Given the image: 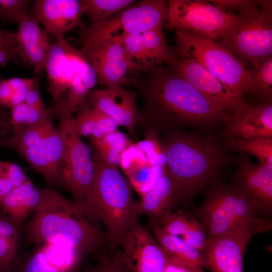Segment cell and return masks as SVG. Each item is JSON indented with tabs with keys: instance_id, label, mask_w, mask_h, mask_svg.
<instances>
[{
	"instance_id": "31",
	"label": "cell",
	"mask_w": 272,
	"mask_h": 272,
	"mask_svg": "<svg viewBox=\"0 0 272 272\" xmlns=\"http://www.w3.org/2000/svg\"><path fill=\"white\" fill-rule=\"evenodd\" d=\"M35 186L30 181L16 188L0 200V209L20 231L19 215L21 202Z\"/></svg>"
},
{
	"instance_id": "40",
	"label": "cell",
	"mask_w": 272,
	"mask_h": 272,
	"mask_svg": "<svg viewBox=\"0 0 272 272\" xmlns=\"http://www.w3.org/2000/svg\"><path fill=\"white\" fill-rule=\"evenodd\" d=\"M180 239L201 253L206 246L208 237L203 226L197 219L189 231Z\"/></svg>"
},
{
	"instance_id": "29",
	"label": "cell",
	"mask_w": 272,
	"mask_h": 272,
	"mask_svg": "<svg viewBox=\"0 0 272 272\" xmlns=\"http://www.w3.org/2000/svg\"><path fill=\"white\" fill-rule=\"evenodd\" d=\"M167 171V165H153L143 162L129 171V182L142 197L152 189Z\"/></svg>"
},
{
	"instance_id": "51",
	"label": "cell",
	"mask_w": 272,
	"mask_h": 272,
	"mask_svg": "<svg viewBox=\"0 0 272 272\" xmlns=\"http://www.w3.org/2000/svg\"><path fill=\"white\" fill-rule=\"evenodd\" d=\"M6 124L7 122L5 115L2 112H0V132L3 131L2 129L6 127Z\"/></svg>"
},
{
	"instance_id": "8",
	"label": "cell",
	"mask_w": 272,
	"mask_h": 272,
	"mask_svg": "<svg viewBox=\"0 0 272 272\" xmlns=\"http://www.w3.org/2000/svg\"><path fill=\"white\" fill-rule=\"evenodd\" d=\"M167 13V1H139L101 24L81 28L77 43L84 48L108 39L122 40L130 34L162 28Z\"/></svg>"
},
{
	"instance_id": "26",
	"label": "cell",
	"mask_w": 272,
	"mask_h": 272,
	"mask_svg": "<svg viewBox=\"0 0 272 272\" xmlns=\"http://www.w3.org/2000/svg\"><path fill=\"white\" fill-rule=\"evenodd\" d=\"M53 124L51 116L39 124L13 130L10 137L0 138V145L11 148L17 153L36 146L41 143Z\"/></svg>"
},
{
	"instance_id": "25",
	"label": "cell",
	"mask_w": 272,
	"mask_h": 272,
	"mask_svg": "<svg viewBox=\"0 0 272 272\" xmlns=\"http://www.w3.org/2000/svg\"><path fill=\"white\" fill-rule=\"evenodd\" d=\"M142 50L147 72L164 63L172 61L162 28H155L141 33Z\"/></svg>"
},
{
	"instance_id": "15",
	"label": "cell",
	"mask_w": 272,
	"mask_h": 272,
	"mask_svg": "<svg viewBox=\"0 0 272 272\" xmlns=\"http://www.w3.org/2000/svg\"><path fill=\"white\" fill-rule=\"evenodd\" d=\"M233 183L252 200L261 216L272 213V165L252 163L244 155L237 157Z\"/></svg>"
},
{
	"instance_id": "11",
	"label": "cell",
	"mask_w": 272,
	"mask_h": 272,
	"mask_svg": "<svg viewBox=\"0 0 272 272\" xmlns=\"http://www.w3.org/2000/svg\"><path fill=\"white\" fill-rule=\"evenodd\" d=\"M81 51L93 68L97 81L106 88H122L128 83L129 63L121 40L108 39Z\"/></svg>"
},
{
	"instance_id": "18",
	"label": "cell",
	"mask_w": 272,
	"mask_h": 272,
	"mask_svg": "<svg viewBox=\"0 0 272 272\" xmlns=\"http://www.w3.org/2000/svg\"><path fill=\"white\" fill-rule=\"evenodd\" d=\"M137 93L123 88L95 89L90 91L85 103L110 117L118 125L134 132L139 112L136 105Z\"/></svg>"
},
{
	"instance_id": "28",
	"label": "cell",
	"mask_w": 272,
	"mask_h": 272,
	"mask_svg": "<svg viewBox=\"0 0 272 272\" xmlns=\"http://www.w3.org/2000/svg\"><path fill=\"white\" fill-rule=\"evenodd\" d=\"M83 13L89 20V25L101 24L127 8L134 0H81Z\"/></svg>"
},
{
	"instance_id": "27",
	"label": "cell",
	"mask_w": 272,
	"mask_h": 272,
	"mask_svg": "<svg viewBox=\"0 0 272 272\" xmlns=\"http://www.w3.org/2000/svg\"><path fill=\"white\" fill-rule=\"evenodd\" d=\"M225 145L229 151L255 156L259 163L272 165V138L249 139L226 138Z\"/></svg>"
},
{
	"instance_id": "42",
	"label": "cell",
	"mask_w": 272,
	"mask_h": 272,
	"mask_svg": "<svg viewBox=\"0 0 272 272\" xmlns=\"http://www.w3.org/2000/svg\"><path fill=\"white\" fill-rule=\"evenodd\" d=\"M18 243L0 236V264L10 270Z\"/></svg>"
},
{
	"instance_id": "4",
	"label": "cell",
	"mask_w": 272,
	"mask_h": 272,
	"mask_svg": "<svg viewBox=\"0 0 272 272\" xmlns=\"http://www.w3.org/2000/svg\"><path fill=\"white\" fill-rule=\"evenodd\" d=\"M24 237L33 244L53 243L74 248L84 254L96 253L107 237L92 225L74 201L34 213L25 224Z\"/></svg>"
},
{
	"instance_id": "33",
	"label": "cell",
	"mask_w": 272,
	"mask_h": 272,
	"mask_svg": "<svg viewBox=\"0 0 272 272\" xmlns=\"http://www.w3.org/2000/svg\"><path fill=\"white\" fill-rule=\"evenodd\" d=\"M197 220L187 213L179 211L164 216L158 224L155 225H159L168 234L181 238L189 231Z\"/></svg>"
},
{
	"instance_id": "30",
	"label": "cell",
	"mask_w": 272,
	"mask_h": 272,
	"mask_svg": "<svg viewBox=\"0 0 272 272\" xmlns=\"http://www.w3.org/2000/svg\"><path fill=\"white\" fill-rule=\"evenodd\" d=\"M253 82V94L262 102L272 99V56H269L252 70Z\"/></svg>"
},
{
	"instance_id": "46",
	"label": "cell",
	"mask_w": 272,
	"mask_h": 272,
	"mask_svg": "<svg viewBox=\"0 0 272 272\" xmlns=\"http://www.w3.org/2000/svg\"><path fill=\"white\" fill-rule=\"evenodd\" d=\"M24 103L28 107H45L39 91L38 81L35 84L32 88L27 94Z\"/></svg>"
},
{
	"instance_id": "16",
	"label": "cell",
	"mask_w": 272,
	"mask_h": 272,
	"mask_svg": "<svg viewBox=\"0 0 272 272\" xmlns=\"http://www.w3.org/2000/svg\"><path fill=\"white\" fill-rule=\"evenodd\" d=\"M221 135L225 138H272V100L256 105L244 101L232 114Z\"/></svg>"
},
{
	"instance_id": "14",
	"label": "cell",
	"mask_w": 272,
	"mask_h": 272,
	"mask_svg": "<svg viewBox=\"0 0 272 272\" xmlns=\"http://www.w3.org/2000/svg\"><path fill=\"white\" fill-rule=\"evenodd\" d=\"M173 57L167 64L220 108L233 113L244 101L194 59Z\"/></svg>"
},
{
	"instance_id": "41",
	"label": "cell",
	"mask_w": 272,
	"mask_h": 272,
	"mask_svg": "<svg viewBox=\"0 0 272 272\" xmlns=\"http://www.w3.org/2000/svg\"><path fill=\"white\" fill-rule=\"evenodd\" d=\"M7 177L14 188L30 181L24 170L17 164L11 161L3 162Z\"/></svg>"
},
{
	"instance_id": "17",
	"label": "cell",
	"mask_w": 272,
	"mask_h": 272,
	"mask_svg": "<svg viewBox=\"0 0 272 272\" xmlns=\"http://www.w3.org/2000/svg\"><path fill=\"white\" fill-rule=\"evenodd\" d=\"M83 13L81 1L35 0L29 15L41 24L47 33L57 36L74 28L84 27L81 21Z\"/></svg>"
},
{
	"instance_id": "39",
	"label": "cell",
	"mask_w": 272,
	"mask_h": 272,
	"mask_svg": "<svg viewBox=\"0 0 272 272\" xmlns=\"http://www.w3.org/2000/svg\"><path fill=\"white\" fill-rule=\"evenodd\" d=\"M93 141L94 144L105 147L121 154L133 144L125 134L118 129Z\"/></svg>"
},
{
	"instance_id": "20",
	"label": "cell",
	"mask_w": 272,
	"mask_h": 272,
	"mask_svg": "<svg viewBox=\"0 0 272 272\" xmlns=\"http://www.w3.org/2000/svg\"><path fill=\"white\" fill-rule=\"evenodd\" d=\"M34 18L28 15L18 24L16 32L22 60L30 64L36 73L44 71L51 44L48 33Z\"/></svg>"
},
{
	"instance_id": "43",
	"label": "cell",
	"mask_w": 272,
	"mask_h": 272,
	"mask_svg": "<svg viewBox=\"0 0 272 272\" xmlns=\"http://www.w3.org/2000/svg\"><path fill=\"white\" fill-rule=\"evenodd\" d=\"M11 110L9 124L13 126V130L25 127L28 110L26 104L24 102L19 104Z\"/></svg>"
},
{
	"instance_id": "6",
	"label": "cell",
	"mask_w": 272,
	"mask_h": 272,
	"mask_svg": "<svg viewBox=\"0 0 272 272\" xmlns=\"http://www.w3.org/2000/svg\"><path fill=\"white\" fill-rule=\"evenodd\" d=\"M178 57L194 59L239 97L252 93V71L221 43L185 30H175Z\"/></svg>"
},
{
	"instance_id": "13",
	"label": "cell",
	"mask_w": 272,
	"mask_h": 272,
	"mask_svg": "<svg viewBox=\"0 0 272 272\" xmlns=\"http://www.w3.org/2000/svg\"><path fill=\"white\" fill-rule=\"evenodd\" d=\"M121 246L120 256L127 272H163L169 255L139 223L125 236Z\"/></svg>"
},
{
	"instance_id": "12",
	"label": "cell",
	"mask_w": 272,
	"mask_h": 272,
	"mask_svg": "<svg viewBox=\"0 0 272 272\" xmlns=\"http://www.w3.org/2000/svg\"><path fill=\"white\" fill-rule=\"evenodd\" d=\"M264 233L256 228H245L208 238L200 253L205 267L211 272H243L246 246L255 234Z\"/></svg>"
},
{
	"instance_id": "9",
	"label": "cell",
	"mask_w": 272,
	"mask_h": 272,
	"mask_svg": "<svg viewBox=\"0 0 272 272\" xmlns=\"http://www.w3.org/2000/svg\"><path fill=\"white\" fill-rule=\"evenodd\" d=\"M167 3L165 24L168 27L190 31L217 41L238 15L224 11L210 1L169 0Z\"/></svg>"
},
{
	"instance_id": "22",
	"label": "cell",
	"mask_w": 272,
	"mask_h": 272,
	"mask_svg": "<svg viewBox=\"0 0 272 272\" xmlns=\"http://www.w3.org/2000/svg\"><path fill=\"white\" fill-rule=\"evenodd\" d=\"M78 266L67 250L45 243L22 261L16 272H75Z\"/></svg>"
},
{
	"instance_id": "10",
	"label": "cell",
	"mask_w": 272,
	"mask_h": 272,
	"mask_svg": "<svg viewBox=\"0 0 272 272\" xmlns=\"http://www.w3.org/2000/svg\"><path fill=\"white\" fill-rule=\"evenodd\" d=\"M74 118H58V130L64 143L62 175L64 186L71 192L74 201L82 203L88 197L95 166L89 147L75 128Z\"/></svg>"
},
{
	"instance_id": "44",
	"label": "cell",
	"mask_w": 272,
	"mask_h": 272,
	"mask_svg": "<svg viewBox=\"0 0 272 272\" xmlns=\"http://www.w3.org/2000/svg\"><path fill=\"white\" fill-rule=\"evenodd\" d=\"M0 48L9 50L21 59L18 50L16 32L0 29Z\"/></svg>"
},
{
	"instance_id": "1",
	"label": "cell",
	"mask_w": 272,
	"mask_h": 272,
	"mask_svg": "<svg viewBox=\"0 0 272 272\" xmlns=\"http://www.w3.org/2000/svg\"><path fill=\"white\" fill-rule=\"evenodd\" d=\"M141 95V117L160 128L191 127L204 132L226 124L232 113L207 99L167 64L128 78Z\"/></svg>"
},
{
	"instance_id": "19",
	"label": "cell",
	"mask_w": 272,
	"mask_h": 272,
	"mask_svg": "<svg viewBox=\"0 0 272 272\" xmlns=\"http://www.w3.org/2000/svg\"><path fill=\"white\" fill-rule=\"evenodd\" d=\"M82 52L71 45L63 35L56 36L45 65L48 90L53 101L69 90L78 60Z\"/></svg>"
},
{
	"instance_id": "45",
	"label": "cell",
	"mask_w": 272,
	"mask_h": 272,
	"mask_svg": "<svg viewBox=\"0 0 272 272\" xmlns=\"http://www.w3.org/2000/svg\"><path fill=\"white\" fill-rule=\"evenodd\" d=\"M19 231L8 217L0 215V236L18 243Z\"/></svg>"
},
{
	"instance_id": "48",
	"label": "cell",
	"mask_w": 272,
	"mask_h": 272,
	"mask_svg": "<svg viewBox=\"0 0 272 272\" xmlns=\"http://www.w3.org/2000/svg\"><path fill=\"white\" fill-rule=\"evenodd\" d=\"M3 162V161L0 160V200L14 189L5 172Z\"/></svg>"
},
{
	"instance_id": "32",
	"label": "cell",
	"mask_w": 272,
	"mask_h": 272,
	"mask_svg": "<svg viewBox=\"0 0 272 272\" xmlns=\"http://www.w3.org/2000/svg\"><path fill=\"white\" fill-rule=\"evenodd\" d=\"M42 144L52 166L62 177L64 143L60 133L53 124L43 139Z\"/></svg>"
},
{
	"instance_id": "24",
	"label": "cell",
	"mask_w": 272,
	"mask_h": 272,
	"mask_svg": "<svg viewBox=\"0 0 272 272\" xmlns=\"http://www.w3.org/2000/svg\"><path fill=\"white\" fill-rule=\"evenodd\" d=\"M157 241L168 255L185 264L192 272H205L204 262L200 252L180 238L165 232L158 225H150Z\"/></svg>"
},
{
	"instance_id": "2",
	"label": "cell",
	"mask_w": 272,
	"mask_h": 272,
	"mask_svg": "<svg viewBox=\"0 0 272 272\" xmlns=\"http://www.w3.org/2000/svg\"><path fill=\"white\" fill-rule=\"evenodd\" d=\"M162 145L177 202L184 204L221 182V171L237 160L217 137L200 132L171 131Z\"/></svg>"
},
{
	"instance_id": "21",
	"label": "cell",
	"mask_w": 272,
	"mask_h": 272,
	"mask_svg": "<svg viewBox=\"0 0 272 272\" xmlns=\"http://www.w3.org/2000/svg\"><path fill=\"white\" fill-rule=\"evenodd\" d=\"M95 73L84 55L79 59L65 98L59 99L50 107L58 118L73 116L80 105L85 103L90 90L97 82Z\"/></svg>"
},
{
	"instance_id": "34",
	"label": "cell",
	"mask_w": 272,
	"mask_h": 272,
	"mask_svg": "<svg viewBox=\"0 0 272 272\" xmlns=\"http://www.w3.org/2000/svg\"><path fill=\"white\" fill-rule=\"evenodd\" d=\"M77 115L74 118L77 132L82 137L92 136L97 129L100 122L101 112L93 109L85 102L79 106Z\"/></svg>"
},
{
	"instance_id": "49",
	"label": "cell",
	"mask_w": 272,
	"mask_h": 272,
	"mask_svg": "<svg viewBox=\"0 0 272 272\" xmlns=\"http://www.w3.org/2000/svg\"><path fill=\"white\" fill-rule=\"evenodd\" d=\"M163 272H192L183 262L179 260L170 257L167 261Z\"/></svg>"
},
{
	"instance_id": "38",
	"label": "cell",
	"mask_w": 272,
	"mask_h": 272,
	"mask_svg": "<svg viewBox=\"0 0 272 272\" xmlns=\"http://www.w3.org/2000/svg\"><path fill=\"white\" fill-rule=\"evenodd\" d=\"M85 272H127L120 256V253L110 255L100 254L96 264Z\"/></svg>"
},
{
	"instance_id": "50",
	"label": "cell",
	"mask_w": 272,
	"mask_h": 272,
	"mask_svg": "<svg viewBox=\"0 0 272 272\" xmlns=\"http://www.w3.org/2000/svg\"><path fill=\"white\" fill-rule=\"evenodd\" d=\"M21 59L15 54L5 48H0V65L9 61L19 62Z\"/></svg>"
},
{
	"instance_id": "47",
	"label": "cell",
	"mask_w": 272,
	"mask_h": 272,
	"mask_svg": "<svg viewBox=\"0 0 272 272\" xmlns=\"http://www.w3.org/2000/svg\"><path fill=\"white\" fill-rule=\"evenodd\" d=\"M13 95V90L7 79L0 80V105L2 107L9 108Z\"/></svg>"
},
{
	"instance_id": "23",
	"label": "cell",
	"mask_w": 272,
	"mask_h": 272,
	"mask_svg": "<svg viewBox=\"0 0 272 272\" xmlns=\"http://www.w3.org/2000/svg\"><path fill=\"white\" fill-rule=\"evenodd\" d=\"M176 202L173 184L167 170L157 185L137 202L138 214L147 216L150 225L157 224L172 213Z\"/></svg>"
},
{
	"instance_id": "5",
	"label": "cell",
	"mask_w": 272,
	"mask_h": 272,
	"mask_svg": "<svg viewBox=\"0 0 272 272\" xmlns=\"http://www.w3.org/2000/svg\"><path fill=\"white\" fill-rule=\"evenodd\" d=\"M205 198L196 215L208 238L218 237L245 228H256L266 233L272 222L261 217L250 197L233 183L222 181L203 191Z\"/></svg>"
},
{
	"instance_id": "36",
	"label": "cell",
	"mask_w": 272,
	"mask_h": 272,
	"mask_svg": "<svg viewBox=\"0 0 272 272\" xmlns=\"http://www.w3.org/2000/svg\"><path fill=\"white\" fill-rule=\"evenodd\" d=\"M32 2L29 0H0L1 21L19 24L29 15Z\"/></svg>"
},
{
	"instance_id": "7",
	"label": "cell",
	"mask_w": 272,
	"mask_h": 272,
	"mask_svg": "<svg viewBox=\"0 0 272 272\" xmlns=\"http://www.w3.org/2000/svg\"><path fill=\"white\" fill-rule=\"evenodd\" d=\"M218 42L252 70L272 56L271 1H252Z\"/></svg>"
},
{
	"instance_id": "3",
	"label": "cell",
	"mask_w": 272,
	"mask_h": 272,
	"mask_svg": "<svg viewBox=\"0 0 272 272\" xmlns=\"http://www.w3.org/2000/svg\"><path fill=\"white\" fill-rule=\"evenodd\" d=\"M94 162V174L88 197L83 203L75 202L87 219L91 217L102 224L108 242L115 247L121 245L139 223L138 201L133 197L129 181L117 168L106 165L98 157Z\"/></svg>"
},
{
	"instance_id": "52",
	"label": "cell",
	"mask_w": 272,
	"mask_h": 272,
	"mask_svg": "<svg viewBox=\"0 0 272 272\" xmlns=\"http://www.w3.org/2000/svg\"><path fill=\"white\" fill-rule=\"evenodd\" d=\"M0 272H10V270L6 268L2 264H0Z\"/></svg>"
},
{
	"instance_id": "37",
	"label": "cell",
	"mask_w": 272,
	"mask_h": 272,
	"mask_svg": "<svg viewBox=\"0 0 272 272\" xmlns=\"http://www.w3.org/2000/svg\"><path fill=\"white\" fill-rule=\"evenodd\" d=\"M7 80L13 90V95L9 108L10 109L24 103L27 94L38 81L37 78L19 77H13Z\"/></svg>"
},
{
	"instance_id": "35",
	"label": "cell",
	"mask_w": 272,
	"mask_h": 272,
	"mask_svg": "<svg viewBox=\"0 0 272 272\" xmlns=\"http://www.w3.org/2000/svg\"><path fill=\"white\" fill-rule=\"evenodd\" d=\"M153 129L150 130L145 139L135 143L143 152L149 162L153 165H166V159L162 143Z\"/></svg>"
}]
</instances>
